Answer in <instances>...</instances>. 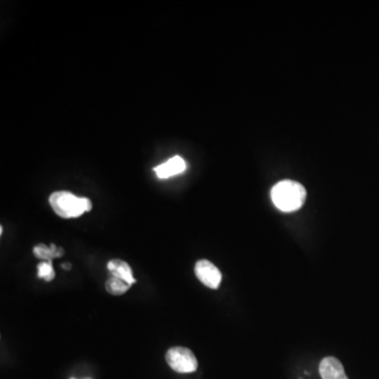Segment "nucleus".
Here are the masks:
<instances>
[{
    "instance_id": "6e6552de",
    "label": "nucleus",
    "mask_w": 379,
    "mask_h": 379,
    "mask_svg": "<svg viewBox=\"0 0 379 379\" xmlns=\"http://www.w3.org/2000/svg\"><path fill=\"white\" fill-rule=\"evenodd\" d=\"M33 253L37 258L44 259V260L49 261V263H52L53 258H59V257L63 256L64 254L63 248H57L53 243L50 247L44 245V243H40V245L34 248Z\"/></svg>"
},
{
    "instance_id": "20e7f679",
    "label": "nucleus",
    "mask_w": 379,
    "mask_h": 379,
    "mask_svg": "<svg viewBox=\"0 0 379 379\" xmlns=\"http://www.w3.org/2000/svg\"><path fill=\"white\" fill-rule=\"evenodd\" d=\"M195 274L205 286L210 289H214V290L217 289L222 282V276L219 270L207 259L197 261L196 265H195Z\"/></svg>"
},
{
    "instance_id": "9b49d317",
    "label": "nucleus",
    "mask_w": 379,
    "mask_h": 379,
    "mask_svg": "<svg viewBox=\"0 0 379 379\" xmlns=\"http://www.w3.org/2000/svg\"><path fill=\"white\" fill-rule=\"evenodd\" d=\"M64 269L66 270H70L71 269V265L70 263H66V265H63Z\"/></svg>"
},
{
    "instance_id": "0eeeda50",
    "label": "nucleus",
    "mask_w": 379,
    "mask_h": 379,
    "mask_svg": "<svg viewBox=\"0 0 379 379\" xmlns=\"http://www.w3.org/2000/svg\"><path fill=\"white\" fill-rule=\"evenodd\" d=\"M108 270L110 271L111 275L114 276V277L126 280V282L131 284L136 282V279L133 276V271L130 265L126 261L121 260V259L116 258L109 261Z\"/></svg>"
},
{
    "instance_id": "423d86ee",
    "label": "nucleus",
    "mask_w": 379,
    "mask_h": 379,
    "mask_svg": "<svg viewBox=\"0 0 379 379\" xmlns=\"http://www.w3.org/2000/svg\"><path fill=\"white\" fill-rule=\"evenodd\" d=\"M319 373L323 379H349L344 366L335 357H325L319 365Z\"/></svg>"
},
{
    "instance_id": "f03ea898",
    "label": "nucleus",
    "mask_w": 379,
    "mask_h": 379,
    "mask_svg": "<svg viewBox=\"0 0 379 379\" xmlns=\"http://www.w3.org/2000/svg\"><path fill=\"white\" fill-rule=\"evenodd\" d=\"M53 211L63 218H76L92 210L89 198L78 197L68 191L53 193L49 198Z\"/></svg>"
},
{
    "instance_id": "39448f33",
    "label": "nucleus",
    "mask_w": 379,
    "mask_h": 379,
    "mask_svg": "<svg viewBox=\"0 0 379 379\" xmlns=\"http://www.w3.org/2000/svg\"><path fill=\"white\" fill-rule=\"evenodd\" d=\"M153 170L158 179H170V177L176 176L185 172L187 170V162L181 156H173L164 164L155 167Z\"/></svg>"
},
{
    "instance_id": "f257e3e1",
    "label": "nucleus",
    "mask_w": 379,
    "mask_h": 379,
    "mask_svg": "<svg viewBox=\"0 0 379 379\" xmlns=\"http://www.w3.org/2000/svg\"><path fill=\"white\" fill-rule=\"evenodd\" d=\"M307 191L301 184L294 181H282L271 190V198L277 209L282 212H294L301 209L306 201Z\"/></svg>"
},
{
    "instance_id": "f8f14e48",
    "label": "nucleus",
    "mask_w": 379,
    "mask_h": 379,
    "mask_svg": "<svg viewBox=\"0 0 379 379\" xmlns=\"http://www.w3.org/2000/svg\"><path fill=\"white\" fill-rule=\"evenodd\" d=\"M72 379H74V378H72Z\"/></svg>"
},
{
    "instance_id": "1a4fd4ad",
    "label": "nucleus",
    "mask_w": 379,
    "mask_h": 379,
    "mask_svg": "<svg viewBox=\"0 0 379 379\" xmlns=\"http://www.w3.org/2000/svg\"><path fill=\"white\" fill-rule=\"evenodd\" d=\"M131 287H132V284H128L126 280L114 277V276H111L106 282V290L111 295H115V296L125 294L126 292L130 290Z\"/></svg>"
},
{
    "instance_id": "7ed1b4c3",
    "label": "nucleus",
    "mask_w": 379,
    "mask_h": 379,
    "mask_svg": "<svg viewBox=\"0 0 379 379\" xmlns=\"http://www.w3.org/2000/svg\"><path fill=\"white\" fill-rule=\"evenodd\" d=\"M166 361L171 369L179 373H192L198 368L196 356L190 349L174 347L167 352Z\"/></svg>"
},
{
    "instance_id": "9d476101",
    "label": "nucleus",
    "mask_w": 379,
    "mask_h": 379,
    "mask_svg": "<svg viewBox=\"0 0 379 379\" xmlns=\"http://www.w3.org/2000/svg\"><path fill=\"white\" fill-rule=\"evenodd\" d=\"M38 277L42 278L46 282H52L55 278V271L53 269L52 263L44 261L37 265Z\"/></svg>"
}]
</instances>
